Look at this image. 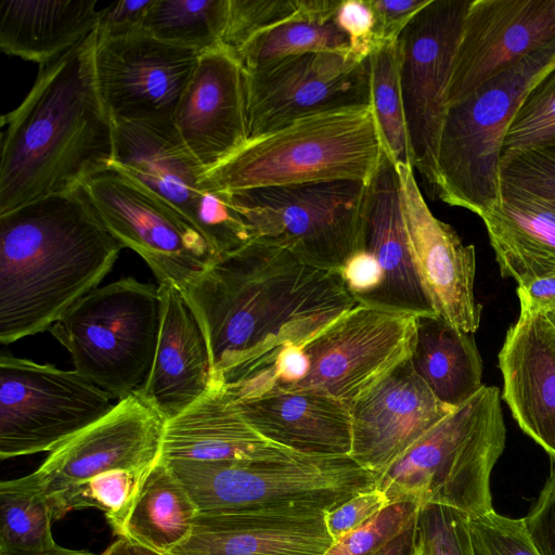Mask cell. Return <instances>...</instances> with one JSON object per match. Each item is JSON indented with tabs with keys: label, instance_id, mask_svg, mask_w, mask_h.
Segmentation results:
<instances>
[{
	"label": "cell",
	"instance_id": "6da1fadb",
	"mask_svg": "<svg viewBox=\"0 0 555 555\" xmlns=\"http://www.w3.org/2000/svg\"><path fill=\"white\" fill-rule=\"evenodd\" d=\"M182 293L220 385L269 369L285 346L305 345L359 304L340 272L258 240L220 256Z\"/></svg>",
	"mask_w": 555,
	"mask_h": 555
},
{
	"label": "cell",
	"instance_id": "7a4b0ae2",
	"mask_svg": "<svg viewBox=\"0 0 555 555\" xmlns=\"http://www.w3.org/2000/svg\"><path fill=\"white\" fill-rule=\"evenodd\" d=\"M96 28L40 67L1 117L0 215L82 186L114 165V121L98 87Z\"/></svg>",
	"mask_w": 555,
	"mask_h": 555
},
{
	"label": "cell",
	"instance_id": "3957f363",
	"mask_svg": "<svg viewBox=\"0 0 555 555\" xmlns=\"http://www.w3.org/2000/svg\"><path fill=\"white\" fill-rule=\"evenodd\" d=\"M121 248L83 185L0 215V343L49 331L98 287Z\"/></svg>",
	"mask_w": 555,
	"mask_h": 555
},
{
	"label": "cell",
	"instance_id": "277c9868",
	"mask_svg": "<svg viewBox=\"0 0 555 555\" xmlns=\"http://www.w3.org/2000/svg\"><path fill=\"white\" fill-rule=\"evenodd\" d=\"M383 153L372 104L346 107L306 116L249 139L206 171L199 186L235 192L334 180L366 184Z\"/></svg>",
	"mask_w": 555,
	"mask_h": 555
},
{
	"label": "cell",
	"instance_id": "5b68a950",
	"mask_svg": "<svg viewBox=\"0 0 555 555\" xmlns=\"http://www.w3.org/2000/svg\"><path fill=\"white\" fill-rule=\"evenodd\" d=\"M505 437L500 389L482 385L376 475V488L390 504H443L468 517L491 512L490 477Z\"/></svg>",
	"mask_w": 555,
	"mask_h": 555
},
{
	"label": "cell",
	"instance_id": "8992f818",
	"mask_svg": "<svg viewBox=\"0 0 555 555\" xmlns=\"http://www.w3.org/2000/svg\"><path fill=\"white\" fill-rule=\"evenodd\" d=\"M555 64V40L448 106L437 153V196L480 218L500 198L508 125L533 82Z\"/></svg>",
	"mask_w": 555,
	"mask_h": 555
},
{
	"label": "cell",
	"instance_id": "52a82bcc",
	"mask_svg": "<svg viewBox=\"0 0 555 555\" xmlns=\"http://www.w3.org/2000/svg\"><path fill=\"white\" fill-rule=\"evenodd\" d=\"M164 461L184 485L198 513L294 507L328 512L353 495L376 487V474L350 456Z\"/></svg>",
	"mask_w": 555,
	"mask_h": 555
},
{
	"label": "cell",
	"instance_id": "ba28073f",
	"mask_svg": "<svg viewBox=\"0 0 555 555\" xmlns=\"http://www.w3.org/2000/svg\"><path fill=\"white\" fill-rule=\"evenodd\" d=\"M159 327L158 285L127 276L91 291L49 332L70 353L80 375L120 400L147 376Z\"/></svg>",
	"mask_w": 555,
	"mask_h": 555
},
{
	"label": "cell",
	"instance_id": "9c48e42d",
	"mask_svg": "<svg viewBox=\"0 0 555 555\" xmlns=\"http://www.w3.org/2000/svg\"><path fill=\"white\" fill-rule=\"evenodd\" d=\"M365 184L305 182L224 192L253 240L282 247L304 262L340 272L359 250Z\"/></svg>",
	"mask_w": 555,
	"mask_h": 555
},
{
	"label": "cell",
	"instance_id": "30bf717a",
	"mask_svg": "<svg viewBox=\"0 0 555 555\" xmlns=\"http://www.w3.org/2000/svg\"><path fill=\"white\" fill-rule=\"evenodd\" d=\"M111 396L80 375L0 357V459L51 452L107 414Z\"/></svg>",
	"mask_w": 555,
	"mask_h": 555
},
{
	"label": "cell",
	"instance_id": "8fae6325",
	"mask_svg": "<svg viewBox=\"0 0 555 555\" xmlns=\"http://www.w3.org/2000/svg\"><path fill=\"white\" fill-rule=\"evenodd\" d=\"M83 189L105 228L143 258L158 284L183 291L220 258L175 207L120 170H104Z\"/></svg>",
	"mask_w": 555,
	"mask_h": 555
},
{
	"label": "cell",
	"instance_id": "7c38bea8",
	"mask_svg": "<svg viewBox=\"0 0 555 555\" xmlns=\"http://www.w3.org/2000/svg\"><path fill=\"white\" fill-rule=\"evenodd\" d=\"M470 0H430L397 40L413 168L435 191L437 153L454 55Z\"/></svg>",
	"mask_w": 555,
	"mask_h": 555
},
{
	"label": "cell",
	"instance_id": "4fadbf2b",
	"mask_svg": "<svg viewBox=\"0 0 555 555\" xmlns=\"http://www.w3.org/2000/svg\"><path fill=\"white\" fill-rule=\"evenodd\" d=\"M416 328L415 314L359 302L301 346L307 374L286 390H318L350 405L411 358Z\"/></svg>",
	"mask_w": 555,
	"mask_h": 555
},
{
	"label": "cell",
	"instance_id": "5bb4252c",
	"mask_svg": "<svg viewBox=\"0 0 555 555\" xmlns=\"http://www.w3.org/2000/svg\"><path fill=\"white\" fill-rule=\"evenodd\" d=\"M244 72L248 140L306 116L371 105L369 57L306 53Z\"/></svg>",
	"mask_w": 555,
	"mask_h": 555
},
{
	"label": "cell",
	"instance_id": "9a60e30c",
	"mask_svg": "<svg viewBox=\"0 0 555 555\" xmlns=\"http://www.w3.org/2000/svg\"><path fill=\"white\" fill-rule=\"evenodd\" d=\"M199 55L142 30L98 38L95 76L113 121H173Z\"/></svg>",
	"mask_w": 555,
	"mask_h": 555
},
{
	"label": "cell",
	"instance_id": "2e32d148",
	"mask_svg": "<svg viewBox=\"0 0 555 555\" xmlns=\"http://www.w3.org/2000/svg\"><path fill=\"white\" fill-rule=\"evenodd\" d=\"M165 420L135 392L54 448L31 473L49 499L113 469H151L160 459Z\"/></svg>",
	"mask_w": 555,
	"mask_h": 555
},
{
	"label": "cell",
	"instance_id": "e0dca14e",
	"mask_svg": "<svg viewBox=\"0 0 555 555\" xmlns=\"http://www.w3.org/2000/svg\"><path fill=\"white\" fill-rule=\"evenodd\" d=\"M554 40L553 0H470L454 55L448 106Z\"/></svg>",
	"mask_w": 555,
	"mask_h": 555
},
{
	"label": "cell",
	"instance_id": "ac0fdd59",
	"mask_svg": "<svg viewBox=\"0 0 555 555\" xmlns=\"http://www.w3.org/2000/svg\"><path fill=\"white\" fill-rule=\"evenodd\" d=\"M408 242L422 285L438 317L465 333L480 323L474 295L476 251L427 206L411 166L395 164Z\"/></svg>",
	"mask_w": 555,
	"mask_h": 555
},
{
	"label": "cell",
	"instance_id": "d6986e66",
	"mask_svg": "<svg viewBox=\"0 0 555 555\" xmlns=\"http://www.w3.org/2000/svg\"><path fill=\"white\" fill-rule=\"evenodd\" d=\"M454 409L408 359L350 403V457L378 475Z\"/></svg>",
	"mask_w": 555,
	"mask_h": 555
},
{
	"label": "cell",
	"instance_id": "ffe728a7",
	"mask_svg": "<svg viewBox=\"0 0 555 555\" xmlns=\"http://www.w3.org/2000/svg\"><path fill=\"white\" fill-rule=\"evenodd\" d=\"M173 124L206 171L248 141L245 72L232 51L222 46L199 55Z\"/></svg>",
	"mask_w": 555,
	"mask_h": 555
},
{
	"label": "cell",
	"instance_id": "44dd1931",
	"mask_svg": "<svg viewBox=\"0 0 555 555\" xmlns=\"http://www.w3.org/2000/svg\"><path fill=\"white\" fill-rule=\"evenodd\" d=\"M359 249L376 259L382 282L358 302L417 317L437 315L415 269L403 221L396 165L385 150L378 168L365 184Z\"/></svg>",
	"mask_w": 555,
	"mask_h": 555
},
{
	"label": "cell",
	"instance_id": "7402d4cb",
	"mask_svg": "<svg viewBox=\"0 0 555 555\" xmlns=\"http://www.w3.org/2000/svg\"><path fill=\"white\" fill-rule=\"evenodd\" d=\"M324 516L308 507L198 513L167 555H324L334 544Z\"/></svg>",
	"mask_w": 555,
	"mask_h": 555
},
{
	"label": "cell",
	"instance_id": "603a6c76",
	"mask_svg": "<svg viewBox=\"0 0 555 555\" xmlns=\"http://www.w3.org/2000/svg\"><path fill=\"white\" fill-rule=\"evenodd\" d=\"M160 327L155 357L147 376L134 391L165 422L178 416L212 384L208 345L182 291L158 284Z\"/></svg>",
	"mask_w": 555,
	"mask_h": 555
},
{
	"label": "cell",
	"instance_id": "cb8c5ba5",
	"mask_svg": "<svg viewBox=\"0 0 555 555\" xmlns=\"http://www.w3.org/2000/svg\"><path fill=\"white\" fill-rule=\"evenodd\" d=\"M503 395L521 430L555 461V328L520 313L499 352Z\"/></svg>",
	"mask_w": 555,
	"mask_h": 555
},
{
	"label": "cell",
	"instance_id": "d4e9b609",
	"mask_svg": "<svg viewBox=\"0 0 555 555\" xmlns=\"http://www.w3.org/2000/svg\"><path fill=\"white\" fill-rule=\"evenodd\" d=\"M266 439L310 456H350V405L318 390L272 388L233 400Z\"/></svg>",
	"mask_w": 555,
	"mask_h": 555
},
{
	"label": "cell",
	"instance_id": "484cf974",
	"mask_svg": "<svg viewBox=\"0 0 555 555\" xmlns=\"http://www.w3.org/2000/svg\"><path fill=\"white\" fill-rule=\"evenodd\" d=\"M306 456L258 434L240 414L221 385L164 427L160 459L198 462L291 460ZM310 456V455H309Z\"/></svg>",
	"mask_w": 555,
	"mask_h": 555
},
{
	"label": "cell",
	"instance_id": "4316f807",
	"mask_svg": "<svg viewBox=\"0 0 555 555\" xmlns=\"http://www.w3.org/2000/svg\"><path fill=\"white\" fill-rule=\"evenodd\" d=\"M113 167L175 207L193 224L206 172L173 121H114Z\"/></svg>",
	"mask_w": 555,
	"mask_h": 555
},
{
	"label": "cell",
	"instance_id": "83f0119b",
	"mask_svg": "<svg viewBox=\"0 0 555 555\" xmlns=\"http://www.w3.org/2000/svg\"><path fill=\"white\" fill-rule=\"evenodd\" d=\"M96 0H2L0 48L40 67L95 30Z\"/></svg>",
	"mask_w": 555,
	"mask_h": 555
},
{
	"label": "cell",
	"instance_id": "f1b7e54d",
	"mask_svg": "<svg viewBox=\"0 0 555 555\" xmlns=\"http://www.w3.org/2000/svg\"><path fill=\"white\" fill-rule=\"evenodd\" d=\"M500 272L518 285L555 274V211L522 195L500 191L481 217Z\"/></svg>",
	"mask_w": 555,
	"mask_h": 555
},
{
	"label": "cell",
	"instance_id": "f546056e",
	"mask_svg": "<svg viewBox=\"0 0 555 555\" xmlns=\"http://www.w3.org/2000/svg\"><path fill=\"white\" fill-rule=\"evenodd\" d=\"M411 363L431 392L457 408L481 387L482 360L474 334L438 315L417 317Z\"/></svg>",
	"mask_w": 555,
	"mask_h": 555
},
{
	"label": "cell",
	"instance_id": "4dcf8cb0",
	"mask_svg": "<svg viewBox=\"0 0 555 555\" xmlns=\"http://www.w3.org/2000/svg\"><path fill=\"white\" fill-rule=\"evenodd\" d=\"M197 515L198 508L184 485L159 459L116 535L168 554L188 539Z\"/></svg>",
	"mask_w": 555,
	"mask_h": 555
},
{
	"label": "cell",
	"instance_id": "1f68e13d",
	"mask_svg": "<svg viewBox=\"0 0 555 555\" xmlns=\"http://www.w3.org/2000/svg\"><path fill=\"white\" fill-rule=\"evenodd\" d=\"M52 506L31 473L0 483V555H38L56 543Z\"/></svg>",
	"mask_w": 555,
	"mask_h": 555
},
{
	"label": "cell",
	"instance_id": "d6a6232c",
	"mask_svg": "<svg viewBox=\"0 0 555 555\" xmlns=\"http://www.w3.org/2000/svg\"><path fill=\"white\" fill-rule=\"evenodd\" d=\"M228 14L229 0H153L142 31L202 54L223 46Z\"/></svg>",
	"mask_w": 555,
	"mask_h": 555
},
{
	"label": "cell",
	"instance_id": "836d02e7",
	"mask_svg": "<svg viewBox=\"0 0 555 555\" xmlns=\"http://www.w3.org/2000/svg\"><path fill=\"white\" fill-rule=\"evenodd\" d=\"M349 39L335 24L297 18L279 24L250 38L234 55L244 70L306 53L334 52L349 55Z\"/></svg>",
	"mask_w": 555,
	"mask_h": 555
},
{
	"label": "cell",
	"instance_id": "e575fe53",
	"mask_svg": "<svg viewBox=\"0 0 555 555\" xmlns=\"http://www.w3.org/2000/svg\"><path fill=\"white\" fill-rule=\"evenodd\" d=\"M369 66L371 104L384 150L395 164L413 167L399 85L397 42L376 48L369 56Z\"/></svg>",
	"mask_w": 555,
	"mask_h": 555
},
{
	"label": "cell",
	"instance_id": "d590c367",
	"mask_svg": "<svg viewBox=\"0 0 555 555\" xmlns=\"http://www.w3.org/2000/svg\"><path fill=\"white\" fill-rule=\"evenodd\" d=\"M340 0H229L222 44L233 53L255 35L279 24L307 18L334 20Z\"/></svg>",
	"mask_w": 555,
	"mask_h": 555
},
{
	"label": "cell",
	"instance_id": "8d00e7d4",
	"mask_svg": "<svg viewBox=\"0 0 555 555\" xmlns=\"http://www.w3.org/2000/svg\"><path fill=\"white\" fill-rule=\"evenodd\" d=\"M555 143V64L529 88L515 112L502 154Z\"/></svg>",
	"mask_w": 555,
	"mask_h": 555
},
{
	"label": "cell",
	"instance_id": "74e56055",
	"mask_svg": "<svg viewBox=\"0 0 555 555\" xmlns=\"http://www.w3.org/2000/svg\"><path fill=\"white\" fill-rule=\"evenodd\" d=\"M501 190L522 195L555 211V143L503 153Z\"/></svg>",
	"mask_w": 555,
	"mask_h": 555
},
{
	"label": "cell",
	"instance_id": "f35d334b",
	"mask_svg": "<svg viewBox=\"0 0 555 555\" xmlns=\"http://www.w3.org/2000/svg\"><path fill=\"white\" fill-rule=\"evenodd\" d=\"M192 222L220 256L253 241L248 224L224 192L202 190Z\"/></svg>",
	"mask_w": 555,
	"mask_h": 555
},
{
	"label": "cell",
	"instance_id": "ab89813d",
	"mask_svg": "<svg viewBox=\"0 0 555 555\" xmlns=\"http://www.w3.org/2000/svg\"><path fill=\"white\" fill-rule=\"evenodd\" d=\"M415 528L429 555H474L468 516L454 507L443 504L421 507Z\"/></svg>",
	"mask_w": 555,
	"mask_h": 555
},
{
	"label": "cell",
	"instance_id": "60d3db41",
	"mask_svg": "<svg viewBox=\"0 0 555 555\" xmlns=\"http://www.w3.org/2000/svg\"><path fill=\"white\" fill-rule=\"evenodd\" d=\"M474 555H540L524 519L502 516L493 511L468 517Z\"/></svg>",
	"mask_w": 555,
	"mask_h": 555
},
{
	"label": "cell",
	"instance_id": "b9f144b4",
	"mask_svg": "<svg viewBox=\"0 0 555 555\" xmlns=\"http://www.w3.org/2000/svg\"><path fill=\"white\" fill-rule=\"evenodd\" d=\"M420 507L412 503H395L374 518L334 543L324 555H372L411 526Z\"/></svg>",
	"mask_w": 555,
	"mask_h": 555
},
{
	"label": "cell",
	"instance_id": "7bdbcfd3",
	"mask_svg": "<svg viewBox=\"0 0 555 555\" xmlns=\"http://www.w3.org/2000/svg\"><path fill=\"white\" fill-rule=\"evenodd\" d=\"M388 505H390L388 498L378 488L362 491L325 512L324 521L327 532L336 543L365 525Z\"/></svg>",
	"mask_w": 555,
	"mask_h": 555
},
{
	"label": "cell",
	"instance_id": "ee69618b",
	"mask_svg": "<svg viewBox=\"0 0 555 555\" xmlns=\"http://www.w3.org/2000/svg\"><path fill=\"white\" fill-rule=\"evenodd\" d=\"M335 24L349 39V55L365 61L376 49L374 13L367 0H345L334 16Z\"/></svg>",
	"mask_w": 555,
	"mask_h": 555
},
{
	"label": "cell",
	"instance_id": "f6af8a7d",
	"mask_svg": "<svg viewBox=\"0 0 555 555\" xmlns=\"http://www.w3.org/2000/svg\"><path fill=\"white\" fill-rule=\"evenodd\" d=\"M522 519L540 555H555V461L539 498Z\"/></svg>",
	"mask_w": 555,
	"mask_h": 555
},
{
	"label": "cell",
	"instance_id": "bcb514c9",
	"mask_svg": "<svg viewBox=\"0 0 555 555\" xmlns=\"http://www.w3.org/2000/svg\"><path fill=\"white\" fill-rule=\"evenodd\" d=\"M374 13L376 48L397 42L398 38L430 0H367Z\"/></svg>",
	"mask_w": 555,
	"mask_h": 555
},
{
	"label": "cell",
	"instance_id": "7dc6e473",
	"mask_svg": "<svg viewBox=\"0 0 555 555\" xmlns=\"http://www.w3.org/2000/svg\"><path fill=\"white\" fill-rule=\"evenodd\" d=\"M153 0H124L100 10L98 38H116L142 30Z\"/></svg>",
	"mask_w": 555,
	"mask_h": 555
},
{
	"label": "cell",
	"instance_id": "c3c4849f",
	"mask_svg": "<svg viewBox=\"0 0 555 555\" xmlns=\"http://www.w3.org/2000/svg\"><path fill=\"white\" fill-rule=\"evenodd\" d=\"M340 273L357 301L374 292L382 282V270L376 259L364 249L352 254Z\"/></svg>",
	"mask_w": 555,
	"mask_h": 555
},
{
	"label": "cell",
	"instance_id": "681fc988",
	"mask_svg": "<svg viewBox=\"0 0 555 555\" xmlns=\"http://www.w3.org/2000/svg\"><path fill=\"white\" fill-rule=\"evenodd\" d=\"M520 313L545 314L555 308V274L518 285Z\"/></svg>",
	"mask_w": 555,
	"mask_h": 555
},
{
	"label": "cell",
	"instance_id": "f907efd6",
	"mask_svg": "<svg viewBox=\"0 0 555 555\" xmlns=\"http://www.w3.org/2000/svg\"><path fill=\"white\" fill-rule=\"evenodd\" d=\"M416 520V519H415ZM415 521L372 555H413L416 547Z\"/></svg>",
	"mask_w": 555,
	"mask_h": 555
},
{
	"label": "cell",
	"instance_id": "816d5d0a",
	"mask_svg": "<svg viewBox=\"0 0 555 555\" xmlns=\"http://www.w3.org/2000/svg\"><path fill=\"white\" fill-rule=\"evenodd\" d=\"M101 555H167L135 544L125 538H118Z\"/></svg>",
	"mask_w": 555,
	"mask_h": 555
},
{
	"label": "cell",
	"instance_id": "f5cc1de1",
	"mask_svg": "<svg viewBox=\"0 0 555 555\" xmlns=\"http://www.w3.org/2000/svg\"><path fill=\"white\" fill-rule=\"evenodd\" d=\"M38 555H94L91 552L85 551V550H72L63 547L59 544H55L50 550L42 552Z\"/></svg>",
	"mask_w": 555,
	"mask_h": 555
},
{
	"label": "cell",
	"instance_id": "db71d44e",
	"mask_svg": "<svg viewBox=\"0 0 555 555\" xmlns=\"http://www.w3.org/2000/svg\"><path fill=\"white\" fill-rule=\"evenodd\" d=\"M413 555H429L426 548L424 547L423 543L418 540V538L416 541V547Z\"/></svg>",
	"mask_w": 555,
	"mask_h": 555
},
{
	"label": "cell",
	"instance_id": "11a10c76",
	"mask_svg": "<svg viewBox=\"0 0 555 555\" xmlns=\"http://www.w3.org/2000/svg\"><path fill=\"white\" fill-rule=\"evenodd\" d=\"M552 326L555 328V308L544 314Z\"/></svg>",
	"mask_w": 555,
	"mask_h": 555
},
{
	"label": "cell",
	"instance_id": "9f6ffc18",
	"mask_svg": "<svg viewBox=\"0 0 555 555\" xmlns=\"http://www.w3.org/2000/svg\"><path fill=\"white\" fill-rule=\"evenodd\" d=\"M553 5H554V12H555V0H553Z\"/></svg>",
	"mask_w": 555,
	"mask_h": 555
}]
</instances>
